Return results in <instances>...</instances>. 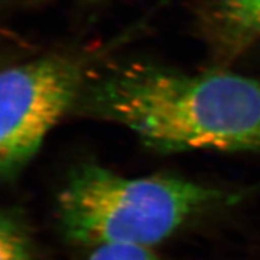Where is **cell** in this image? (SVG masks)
Masks as SVG:
<instances>
[{
    "mask_svg": "<svg viewBox=\"0 0 260 260\" xmlns=\"http://www.w3.org/2000/svg\"><path fill=\"white\" fill-rule=\"evenodd\" d=\"M88 260H159L147 247L107 245L93 248Z\"/></svg>",
    "mask_w": 260,
    "mask_h": 260,
    "instance_id": "cell-6",
    "label": "cell"
},
{
    "mask_svg": "<svg viewBox=\"0 0 260 260\" xmlns=\"http://www.w3.org/2000/svg\"><path fill=\"white\" fill-rule=\"evenodd\" d=\"M74 111L125 126L161 153H260V80L229 71L110 63L88 71Z\"/></svg>",
    "mask_w": 260,
    "mask_h": 260,
    "instance_id": "cell-1",
    "label": "cell"
},
{
    "mask_svg": "<svg viewBox=\"0 0 260 260\" xmlns=\"http://www.w3.org/2000/svg\"><path fill=\"white\" fill-rule=\"evenodd\" d=\"M88 70L80 59L47 56L3 71L0 170L11 180L37 154L51 129L74 110Z\"/></svg>",
    "mask_w": 260,
    "mask_h": 260,
    "instance_id": "cell-3",
    "label": "cell"
},
{
    "mask_svg": "<svg viewBox=\"0 0 260 260\" xmlns=\"http://www.w3.org/2000/svg\"><path fill=\"white\" fill-rule=\"evenodd\" d=\"M0 260H31L29 241L12 214H3L0 225Z\"/></svg>",
    "mask_w": 260,
    "mask_h": 260,
    "instance_id": "cell-5",
    "label": "cell"
},
{
    "mask_svg": "<svg viewBox=\"0 0 260 260\" xmlns=\"http://www.w3.org/2000/svg\"><path fill=\"white\" fill-rule=\"evenodd\" d=\"M199 21L214 60L232 63L260 39V0H207Z\"/></svg>",
    "mask_w": 260,
    "mask_h": 260,
    "instance_id": "cell-4",
    "label": "cell"
},
{
    "mask_svg": "<svg viewBox=\"0 0 260 260\" xmlns=\"http://www.w3.org/2000/svg\"><path fill=\"white\" fill-rule=\"evenodd\" d=\"M226 198L224 190L184 178H130L84 164L71 172L61 189L58 217L65 236L79 245L149 248Z\"/></svg>",
    "mask_w": 260,
    "mask_h": 260,
    "instance_id": "cell-2",
    "label": "cell"
}]
</instances>
